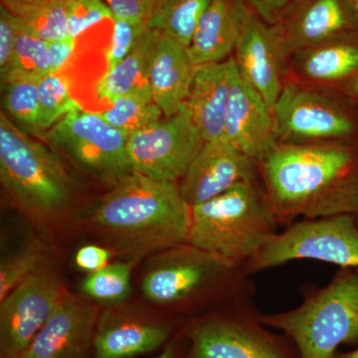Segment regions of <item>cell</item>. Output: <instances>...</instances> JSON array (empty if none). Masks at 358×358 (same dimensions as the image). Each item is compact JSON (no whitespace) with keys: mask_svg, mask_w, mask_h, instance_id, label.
Segmentation results:
<instances>
[{"mask_svg":"<svg viewBox=\"0 0 358 358\" xmlns=\"http://www.w3.org/2000/svg\"><path fill=\"white\" fill-rule=\"evenodd\" d=\"M272 115L279 143L348 141L357 131L352 115L331 94L308 83L286 82Z\"/></svg>","mask_w":358,"mask_h":358,"instance_id":"cell-9","label":"cell"},{"mask_svg":"<svg viewBox=\"0 0 358 358\" xmlns=\"http://www.w3.org/2000/svg\"><path fill=\"white\" fill-rule=\"evenodd\" d=\"M350 13L346 0H306L275 25L292 58L296 52L339 38L348 26Z\"/></svg>","mask_w":358,"mask_h":358,"instance_id":"cell-19","label":"cell"},{"mask_svg":"<svg viewBox=\"0 0 358 358\" xmlns=\"http://www.w3.org/2000/svg\"><path fill=\"white\" fill-rule=\"evenodd\" d=\"M162 33L148 27L131 53L119 64L107 70L96 85V95L108 105L117 96L134 95L154 101L150 68Z\"/></svg>","mask_w":358,"mask_h":358,"instance_id":"cell-22","label":"cell"},{"mask_svg":"<svg viewBox=\"0 0 358 358\" xmlns=\"http://www.w3.org/2000/svg\"><path fill=\"white\" fill-rule=\"evenodd\" d=\"M148 28L147 23L114 18L112 37L107 52V70L114 68L131 53Z\"/></svg>","mask_w":358,"mask_h":358,"instance_id":"cell-33","label":"cell"},{"mask_svg":"<svg viewBox=\"0 0 358 358\" xmlns=\"http://www.w3.org/2000/svg\"><path fill=\"white\" fill-rule=\"evenodd\" d=\"M346 1H348V6H350L353 15L358 20V0H346Z\"/></svg>","mask_w":358,"mask_h":358,"instance_id":"cell-43","label":"cell"},{"mask_svg":"<svg viewBox=\"0 0 358 358\" xmlns=\"http://www.w3.org/2000/svg\"><path fill=\"white\" fill-rule=\"evenodd\" d=\"M281 226L261 179L192 207L188 243L245 267Z\"/></svg>","mask_w":358,"mask_h":358,"instance_id":"cell-4","label":"cell"},{"mask_svg":"<svg viewBox=\"0 0 358 358\" xmlns=\"http://www.w3.org/2000/svg\"><path fill=\"white\" fill-rule=\"evenodd\" d=\"M99 113L110 124L129 136L164 117L155 101L134 95L117 96Z\"/></svg>","mask_w":358,"mask_h":358,"instance_id":"cell-27","label":"cell"},{"mask_svg":"<svg viewBox=\"0 0 358 358\" xmlns=\"http://www.w3.org/2000/svg\"><path fill=\"white\" fill-rule=\"evenodd\" d=\"M20 22L17 16L0 7V83L3 84L13 66Z\"/></svg>","mask_w":358,"mask_h":358,"instance_id":"cell-34","label":"cell"},{"mask_svg":"<svg viewBox=\"0 0 358 358\" xmlns=\"http://www.w3.org/2000/svg\"><path fill=\"white\" fill-rule=\"evenodd\" d=\"M0 180L26 213L51 220L67 210L73 182L60 160L43 143L0 113Z\"/></svg>","mask_w":358,"mask_h":358,"instance_id":"cell-6","label":"cell"},{"mask_svg":"<svg viewBox=\"0 0 358 358\" xmlns=\"http://www.w3.org/2000/svg\"><path fill=\"white\" fill-rule=\"evenodd\" d=\"M41 1H44V0H1V6L17 15Z\"/></svg>","mask_w":358,"mask_h":358,"instance_id":"cell-40","label":"cell"},{"mask_svg":"<svg viewBox=\"0 0 358 358\" xmlns=\"http://www.w3.org/2000/svg\"><path fill=\"white\" fill-rule=\"evenodd\" d=\"M250 9L263 21L275 25L282 20L285 11L294 0H245Z\"/></svg>","mask_w":358,"mask_h":358,"instance_id":"cell-37","label":"cell"},{"mask_svg":"<svg viewBox=\"0 0 358 358\" xmlns=\"http://www.w3.org/2000/svg\"><path fill=\"white\" fill-rule=\"evenodd\" d=\"M211 0H155L148 27L189 46Z\"/></svg>","mask_w":358,"mask_h":358,"instance_id":"cell-24","label":"cell"},{"mask_svg":"<svg viewBox=\"0 0 358 358\" xmlns=\"http://www.w3.org/2000/svg\"><path fill=\"white\" fill-rule=\"evenodd\" d=\"M296 260H315L339 268H358L357 216L301 219L278 232L245 265L250 275Z\"/></svg>","mask_w":358,"mask_h":358,"instance_id":"cell-8","label":"cell"},{"mask_svg":"<svg viewBox=\"0 0 358 358\" xmlns=\"http://www.w3.org/2000/svg\"><path fill=\"white\" fill-rule=\"evenodd\" d=\"M152 358H196V357L193 352L192 343L182 331L173 341H169L157 357Z\"/></svg>","mask_w":358,"mask_h":358,"instance_id":"cell-39","label":"cell"},{"mask_svg":"<svg viewBox=\"0 0 358 358\" xmlns=\"http://www.w3.org/2000/svg\"><path fill=\"white\" fill-rule=\"evenodd\" d=\"M257 164L281 225L358 215V148L350 141L277 143Z\"/></svg>","mask_w":358,"mask_h":358,"instance_id":"cell-1","label":"cell"},{"mask_svg":"<svg viewBox=\"0 0 358 358\" xmlns=\"http://www.w3.org/2000/svg\"><path fill=\"white\" fill-rule=\"evenodd\" d=\"M253 301L186 320L183 333L196 358H301L284 334L261 322Z\"/></svg>","mask_w":358,"mask_h":358,"instance_id":"cell-7","label":"cell"},{"mask_svg":"<svg viewBox=\"0 0 358 358\" xmlns=\"http://www.w3.org/2000/svg\"><path fill=\"white\" fill-rule=\"evenodd\" d=\"M224 138L256 162L277 143L270 108L238 67L231 84Z\"/></svg>","mask_w":358,"mask_h":358,"instance_id":"cell-17","label":"cell"},{"mask_svg":"<svg viewBox=\"0 0 358 358\" xmlns=\"http://www.w3.org/2000/svg\"><path fill=\"white\" fill-rule=\"evenodd\" d=\"M205 143L185 106L129 136L131 171L155 180L178 183Z\"/></svg>","mask_w":358,"mask_h":358,"instance_id":"cell-11","label":"cell"},{"mask_svg":"<svg viewBox=\"0 0 358 358\" xmlns=\"http://www.w3.org/2000/svg\"><path fill=\"white\" fill-rule=\"evenodd\" d=\"M99 315L83 294H66L20 358H92Z\"/></svg>","mask_w":358,"mask_h":358,"instance_id":"cell-16","label":"cell"},{"mask_svg":"<svg viewBox=\"0 0 358 358\" xmlns=\"http://www.w3.org/2000/svg\"><path fill=\"white\" fill-rule=\"evenodd\" d=\"M236 69L234 57L196 66L186 107L204 141L224 138L231 84Z\"/></svg>","mask_w":358,"mask_h":358,"instance_id":"cell-18","label":"cell"},{"mask_svg":"<svg viewBox=\"0 0 358 358\" xmlns=\"http://www.w3.org/2000/svg\"><path fill=\"white\" fill-rule=\"evenodd\" d=\"M88 223L113 252L133 264L187 242L192 207L178 183L131 171L96 202Z\"/></svg>","mask_w":358,"mask_h":358,"instance_id":"cell-2","label":"cell"},{"mask_svg":"<svg viewBox=\"0 0 358 358\" xmlns=\"http://www.w3.org/2000/svg\"><path fill=\"white\" fill-rule=\"evenodd\" d=\"M16 16L24 31L45 42L70 37L69 0H44Z\"/></svg>","mask_w":358,"mask_h":358,"instance_id":"cell-26","label":"cell"},{"mask_svg":"<svg viewBox=\"0 0 358 358\" xmlns=\"http://www.w3.org/2000/svg\"><path fill=\"white\" fill-rule=\"evenodd\" d=\"M357 226H358V215L357 216Z\"/></svg>","mask_w":358,"mask_h":358,"instance_id":"cell-44","label":"cell"},{"mask_svg":"<svg viewBox=\"0 0 358 358\" xmlns=\"http://www.w3.org/2000/svg\"><path fill=\"white\" fill-rule=\"evenodd\" d=\"M77 39L73 37L57 40V41L48 42V68L50 73L60 72V70L72 57L76 48Z\"/></svg>","mask_w":358,"mask_h":358,"instance_id":"cell-38","label":"cell"},{"mask_svg":"<svg viewBox=\"0 0 358 358\" xmlns=\"http://www.w3.org/2000/svg\"><path fill=\"white\" fill-rule=\"evenodd\" d=\"M331 358H358V346L352 352H343L338 350V352L334 353Z\"/></svg>","mask_w":358,"mask_h":358,"instance_id":"cell-41","label":"cell"},{"mask_svg":"<svg viewBox=\"0 0 358 358\" xmlns=\"http://www.w3.org/2000/svg\"><path fill=\"white\" fill-rule=\"evenodd\" d=\"M294 72L313 84L334 83L358 74L357 45L334 39L294 53Z\"/></svg>","mask_w":358,"mask_h":358,"instance_id":"cell-23","label":"cell"},{"mask_svg":"<svg viewBox=\"0 0 358 358\" xmlns=\"http://www.w3.org/2000/svg\"><path fill=\"white\" fill-rule=\"evenodd\" d=\"M117 20L147 23L154 10L155 0H103Z\"/></svg>","mask_w":358,"mask_h":358,"instance_id":"cell-35","label":"cell"},{"mask_svg":"<svg viewBox=\"0 0 358 358\" xmlns=\"http://www.w3.org/2000/svg\"><path fill=\"white\" fill-rule=\"evenodd\" d=\"M348 89H350V93L358 100V74L357 76L352 78L350 84H348Z\"/></svg>","mask_w":358,"mask_h":358,"instance_id":"cell-42","label":"cell"},{"mask_svg":"<svg viewBox=\"0 0 358 358\" xmlns=\"http://www.w3.org/2000/svg\"><path fill=\"white\" fill-rule=\"evenodd\" d=\"M46 140L85 173L112 185L131 173L128 134L100 113H71L46 131Z\"/></svg>","mask_w":358,"mask_h":358,"instance_id":"cell-10","label":"cell"},{"mask_svg":"<svg viewBox=\"0 0 358 358\" xmlns=\"http://www.w3.org/2000/svg\"><path fill=\"white\" fill-rule=\"evenodd\" d=\"M39 94V133L48 131L71 113L81 110L71 96L67 78L60 72L50 73L37 81Z\"/></svg>","mask_w":358,"mask_h":358,"instance_id":"cell-29","label":"cell"},{"mask_svg":"<svg viewBox=\"0 0 358 358\" xmlns=\"http://www.w3.org/2000/svg\"><path fill=\"white\" fill-rule=\"evenodd\" d=\"M67 293L57 274L47 268L2 299L0 358H20Z\"/></svg>","mask_w":358,"mask_h":358,"instance_id":"cell-12","label":"cell"},{"mask_svg":"<svg viewBox=\"0 0 358 358\" xmlns=\"http://www.w3.org/2000/svg\"><path fill=\"white\" fill-rule=\"evenodd\" d=\"M303 301L261 322L296 345L301 358H331L343 345L358 346V268H339L324 287L307 285Z\"/></svg>","mask_w":358,"mask_h":358,"instance_id":"cell-5","label":"cell"},{"mask_svg":"<svg viewBox=\"0 0 358 358\" xmlns=\"http://www.w3.org/2000/svg\"><path fill=\"white\" fill-rule=\"evenodd\" d=\"M141 291L157 307L194 319L253 301L256 286L242 266L185 242L150 257Z\"/></svg>","mask_w":358,"mask_h":358,"instance_id":"cell-3","label":"cell"},{"mask_svg":"<svg viewBox=\"0 0 358 358\" xmlns=\"http://www.w3.org/2000/svg\"><path fill=\"white\" fill-rule=\"evenodd\" d=\"M108 20L114 17L103 0H69L70 37L78 39L90 28Z\"/></svg>","mask_w":358,"mask_h":358,"instance_id":"cell-32","label":"cell"},{"mask_svg":"<svg viewBox=\"0 0 358 358\" xmlns=\"http://www.w3.org/2000/svg\"><path fill=\"white\" fill-rule=\"evenodd\" d=\"M257 179L260 173L255 160L221 138L205 141L178 185L186 203L193 207Z\"/></svg>","mask_w":358,"mask_h":358,"instance_id":"cell-15","label":"cell"},{"mask_svg":"<svg viewBox=\"0 0 358 358\" xmlns=\"http://www.w3.org/2000/svg\"><path fill=\"white\" fill-rule=\"evenodd\" d=\"M131 265L127 261L110 263L88 274L81 285L82 294L105 308L121 306L131 294Z\"/></svg>","mask_w":358,"mask_h":358,"instance_id":"cell-25","label":"cell"},{"mask_svg":"<svg viewBox=\"0 0 358 358\" xmlns=\"http://www.w3.org/2000/svg\"><path fill=\"white\" fill-rule=\"evenodd\" d=\"M113 254L114 252L109 247L96 244L85 245L78 250L75 255V264L79 270L91 274L109 265Z\"/></svg>","mask_w":358,"mask_h":358,"instance_id":"cell-36","label":"cell"},{"mask_svg":"<svg viewBox=\"0 0 358 358\" xmlns=\"http://www.w3.org/2000/svg\"><path fill=\"white\" fill-rule=\"evenodd\" d=\"M47 262L46 251L37 242L4 256L0 262V301L26 280L48 268Z\"/></svg>","mask_w":358,"mask_h":358,"instance_id":"cell-30","label":"cell"},{"mask_svg":"<svg viewBox=\"0 0 358 358\" xmlns=\"http://www.w3.org/2000/svg\"><path fill=\"white\" fill-rule=\"evenodd\" d=\"M234 52L240 74L262 96L272 112L286 83L289 59L277 26L266 23L249 7Z\"/></svg>","mask_w":358,"mask_h":358,"instance_id":"cell-14","label":"cell"},{"mask_svg":"<svg viewBox=\"0 0 358 358\" xmlns=\"http://www.w3.org/2000/svg\"><path fill=\"white\" fill-rule=\"evenodd\" d=\"M20 22V21H18ZM48 42L32 36L20 27L10 73L1 87L14 79L38 80L49 74Z\"/></svg>","mask_w":358,"mask_h":358,"instance_id":"cell-31","label":"cell"},{"mask_svg":"<svg viewBox=\"0 0 358 358\" xmlns=\"http://www.w3.org/2000/svg\"><path fill=\"white\" fill-rule=\"evenodd\" d=\"M4 113L25 131L39 134V94L37 80L14 79L1 87Z\"/></svg>","mask_w":358,"mask_h":358,"instance_id":"cell-28","label":"cell"},{"mask_svg":"<svg viewBox=\"0 0 358 358\" xmlns=\"http://www.w3.org/2000/svg\"><path fill=\"white\" fill-rule=\"evenodd\" d=\"M248 8L245 0H211L187 47L193 64L227 60L236 48Z\"/></svg>","mask_w":358,"mask_h":358,"instance_id":"cell-20","label":"cell"},{"mask_svg":"<svg viewBox=\"0 0 358 358\" xmlns=\"http://www.w3.org/2000/svg\"><path fill=\"white\" fill-rule=\"evenodd\" d=\"M185 322L121 306L106 308L96 320L92 358H134L162 350Z\"/></svg>","mask_w":358,"mask_h":358,"instance_id":"cell-13","label":"cell"},{"mask_svg":"<svg viewBox=\"0 0 358 358\" xmlns=\"http://www.w3.org/2000/svg\"><path fill=\"white\" fill-rule=\"evenodd\" d=\"M187 47L162 34L150 68V87L154 101L164 117H171L186 105L194 79Z\"/></svg>","mask_w":358,"mask_h":358,"instance_id":"cell-21","label":"cell"}]
</instances>
